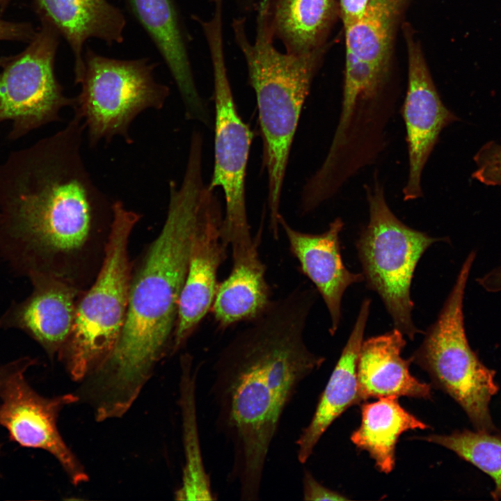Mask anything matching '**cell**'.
<instances>
[{"label": "cell", "instance_id": "3", "mask_svg": "<svg viewBox=\"0 0 501 501\" xmlns=\"http://www.w3.org/2000/svg\"><path fill=\"white\" fill-rule=\"evenodd\" d=\"M202 163L187 161L180 186L169 182L164 225L132 276L125 321L108 359L89 376L90 387L106 408L124 413L170 349L191 243L204 198Z\"/></svg>", "mask_w": 501, "mask_h": 501}, {"label": "cell", "instance_id": "31", "mask_svg": "<svg viewBox=\"0 0 501 501\" xmlns=\"http://www.w3.org/2000/svg\"><path fill=\"white\" fill-rule=\"evenodd\" d=\"M13 56H0V67H3L13 58Z\"/></svg>", "mask_w": 501, "mask_h": 501}, {"label": "cell", "instance_id": "16", "mask_svg": "<svg viewBox=\"0 0 501 501\" xmlns=\"http://www.w3.org/2000/svg\"><path fill=\"white\" fill-rule=\"evenodd\" d=\"M289 249L298 260L302 273L312 283L321 296L331 319L330 334L333 335L341 321L342 298L346 289L354 283L364 281L363 273H354L344 264L340 249V234L344 227L340 217L330 223L320 234L298 231L285 218H279Z\"/></svg>", "mask_w": 501, "mask_h": 501}, {"label": "cell", "instance_id": "29", "mask_svg": "<svg viewBox=\"0 0 501 501\" xmlns=\"http://www.w3.org/2000/svg\"><path fill=\"white\" fill-rule=\"evenodd\" d=\"M339 15L344 29H346L360 19L367 8L369 0H337Z\"/></svg>", "mask_w": 501, "mask_h": 501}, {"label": "cell", "instance_id": "10", "mask_svg": "<svg viewBox=\"0 0 501 501\" xmlns=\"http://www.w3.org/2000/svg\"><path fill=\"white\" fill-rule=\"evenodd\" d=\"M59 34L41 22L29 45L0 73V123L12 120L8 137L18 139L31 131L61 120L59 113L74 104L54 72Z\"/></svg>", "mask_w": 501, "mask_h": 501}, {"label": "cell", "instance_id": "20", "mask_svg": "<svg viewBox=\"0 0 501 501\" xmlns=\"http://www.w3.org/2000/svg\"><path fill=\"white\" fill-rule=\"evenodd\" d=\"M371 300L365 299L340 357L321 394L309 424L296 440L297 458L305 463L331 424L348 408L359 404L357 363L368 319Z\"/></svg>", "mask_w": 501, "mask_h": 501}, {"label": "cell", "instance_id": "30", "mask_svg": "<svg viewBox=\"0 0 501 501\" xmlns=\"http://www.w3.org/2000/svg\"><path fill=\"white\" fill-rule=\"evenodd\" d=\"M37 360L29 356L21 357L11 362L0 365V392L7 383L19 374L25 373L35 365Z\"/></svg>", "mask_w": 501, "mask_h": 501}, {"label": "cell", "instance_id": "32", "mask_svg": "<svg viewBox=\"0 0 501 501\" xmlns=\"http://www.w3.org/2000/svg\"><path fill=\"white\" fill-rule=\"evenodd\" d=\"M10 0H0V11L3 12L8 6Z\"/></svg>", "mask_w": 501, "mask_h": 501}, {"label": "cell", "instance_id": "21", "mask_svg": "<svg viewBox=\"0 0 501 501\" xmlns=\"http://www.w3.org/2000/svg\"><path fill=\"white\" fill-rule=\"evenodd\" d=\"M339 15L337 0H269L267 20L285 51L301 55L326 45Z\"/></svg>", "mask_w": 501, "mask_h": 501}, {"label": "cell", "instance_id": "14", "mask_svg": "<svg viewBox=\"0 0 501 501\" xmlns=\"http://www.w3.org/2000/svg\"><path fill=\"white\" fill-rule=\"evenodd\" d=\"M221 203L209 189L202 202L192 239L188 269L180 295L170 351L186 342L211 311L215 298L217 276L227 255L228 246L221 238Z\"/></svg>", "mask_w": 501, "mask_h": 501}, {"label": "cell", "instance_id": "11", "mask_svg": "<svg viewBox=\"0 0 501 501\" xmlns=\"http://www.w3.org/2000/svg\"><path fill=\"white\" fill-rule=\"evenodd\" d=\"M408 0H369L359 21L344 29L343 102L358 106L390 97V70L394 42Z\"/></svg>", "mask_w": 501, "mask_h": 501}, {"label": "cell", "instance_id": "18", "mask_svg": "<svg viewBox=\"0 0 501 501\" xmlns=\"http://www.w3.org/2000/svg\"><path fill=\"white\" fill-rule=\"evenodd\" d=\"M40 22L51 26L68 43L74 56V82L84 69V46L90 38L109 45L124 40L122 12L107 0H33Z\"/></svg>", "mask_w": 501, "mask_h": 501}, {"label": "cell", "instance_id": "33", "mask_svg": "<svg viewBox=\"0 0 501 501\" xmlns=\"http://www.w3.org/2000/svg\"><path fill=\"white\" fill-rule=\"evenodd\" d=\"M1 441H0V454H1Z\"/></svg>", "mask_w": 501, "mask_h": 501}, {"label": "cell", "instance_id": "6", "mask_svg": "<svg viewBox=\"0 0 501 501\" xmlns=\"http://www.w3.org/2000/svg\"><path fill=\"white\" fill-rule=\"evenodd\" d=\"M365 185L369 221L361 230L356 248L369 289L381 297L395 328L409 340L422 331L412 319L411 287L416 266L427 249L446 241L408 227L389 207L377 170Z\"/></svg>", "mask_w": 501, "mask_h": 501}, {"label": "cell", "instance_id": "22", "mask_svg": "<svg viewBox=\"0 0 501 501\" xmlns=\"http://www.w3.org/2000/svg\"><path fill=\"white\" fill-rule=\"evenodd\" d=\"M361 422L351 436L356 447L367 452L377 470L388 474L395 468L396 445L405 431L429 426L403 408L395 397H381L360 406Z\"/></svg>", "mask_w": 501, "mask_h": 501}, {"label": "cell", "instance_id": "19", "mask_svg": "<svg viewBox=\"0 0 501 501\" xmlns=\"http://www.w3.org/2000/svg\"><path fill=\"white\" fill-rule=\"evenodd\" d=\"M406 342L397 328L363 341L357 363L359 404L371 398L430 399L431 387L413 376L410 358L401 357Z\"/></svg>", "mask_w": 501, "mask_h": 501}, {"label": "cell", "instance_id": "15", "mask_svg": "<svg viewBox=\"0 0 501 501\" xmlns=\"http://www.w3.org/2000/svg\"><path fill=\"white\" fill-rule=\"evenodd\" d=\"M28 276L31 294L9 307L0 318V328L22 331L53 358L72 333L79 291L74 283L62 278L42 273Z\"/></svg>", "mask_w": 501, "mask_h": 501}, {"label": "cell", "instance_id": "23", "mask_svg": "<svg viewBox=\"0 0 501 501\" xmlns=\"http://www.w3.org/2000/svg\"><path fill=\"white\" fill-rule=\"evenodd\" d=\"M265 270L259 254L232 262L229 275L218 285L211 308L219 329L251 321L268 307L271 300Z\"/></svg>", "mask_w": 501, "mask_h": 501}, {"label": "cell", "instance_id": "4", "mask_svg": "<svg viewBox=\"0 0 501 501\" xmlns=\"http://www.w3.org/2000/svg\"><path fill=\"white\" fill-rule=\"evenodd\" d=\"M269 2L259 0L257 4L253 42L246 34V16L233 18L231 26L256 96L263 144L262 166L268 176L267 206L270 221L276 222L280 215L281 191L302 108L328 45L301 55L279 51L268 25Z\"/></svg>", "mask_w": 501, "mask_h": 501}, {"label": "cell", "instance_id": "24", "mask_svg": "<svg viewBox=\"0 0 501 501\" xmlns=\"http://www.w3.org/2000/svg\"><path fill=\"white\" fill-rule=\"evenodd\" d=\"M180 406L182 415L185 465L182 483L175 493L179 500H214L210 481L204 468L199 445L196 411V372L189 355L182 356Z\"/></svg>", "mask_w": 501, "mask_h": 501}, {"label": "cell", "instance_id": "28", "mask_svg": "<svg viewBox=\"0 0 501 501\" xmlns=\"http://www.w3.org/2000/svg\"><path fill=\"white\" fill-rule=\"evenodd\" d=\"M36 30L29 22H15L0 18V40L29 42Z\"/></svg>", "mask_w": 501, "mask_h": 501}, {"label": "cell", "instance_id": "7", "mask_svg": "<svg viewBox=\"0 0 501 501\" xmlns=\"http://www.w3.org/2000/svg\"><path fill=\"white\" fill-rule=\"evenodd\" d=\"M475 257L474 250L467 255L436 320L424 333L422 344L409 358L485 432L492 429L488 404L498 386L495 372L480 362L470 347L463 316L466 287Z\"/></svg>", "mask_w": 501, "mask_h": 501}, {"label": "cell", "instance_id": "9", "mask_svg": "<svg viewBox=\"0 0 501 501\" xmlns=\"http://www.w3.org/2000/svg\"><path fill=\"white\" fill-rule=\"evenodd\" d=\"M205 38L212 65L215 104L214 166L208 184L211 189L221 187L223 191L225 209L221 238L230 246L232 260H240L258 250L260 239L259 234L255 239L251 237L246 203V174L253 132L237 110L227 73L223 31L211 29Z\"/></svg>", "mask_w": 501, "mask_h": 501}, {"label": "cell", "instance_id": "2", "mask_svg": "<svg viewBox=\"0 0 501 501\" xmlns=\"http://www.w3.org/2000/svg\"><path fill=\"white\" fill-rule=\"evenodd\" d=\"M79 116L0 164V254L23 274L73 282L72 266L110 225L112 204L82 159Z\"/></svg>", "mask_w": 501, "mask_h": 501}, {"label": "cell", "instance_id": "13", "mask_svg": "<svg viewBox=\"0 0 501 501\" xmlns=\"http://www.w3.org/2000/svg\"><path fill=\"white\" fill-rule=\"evenodd\" d=\"M24 374L13 377L0 392V426L19 445L51 454L73 484L87 482L88 477L83 466L65 444L57 427L61 410L79 401V396L44 397L31 386Z\"/></svg>", "mask_w": 501, "mask_h": 501}, {"label": "cell", "instance_id": "1", "mask_svg": "<svg viewBox=\"0 0 501 501\" xmlns=\"http://www.w3.org/2000/svg\"><path fill=\"white\" fill-rule=\"evenodd\" d=\"M316 290L299 285L272 301L218 353L210 395L216 428L232 451L229 479L242 500L259 499L268 453L301 383L325 358L311 352L304 330Z\"/></svg>", "mask_w": 501, "mask_h": 501}, {"label": "cell", "instance_id": "8", "mask_svg": "<svg viewBox=\"0 0 501 501\" xmlns=\"http://www.w3.org/2000/svg\"><path fill=\"white\" fill-rule=\"evenodd\" d=\"M154 68L147 58L119 60L86 51L84 69L75 83L81 90L72 107L86 126L90 146L116 136L132 143L129 129L137 116L164 106L170 88L156 81Z\"/></svg>", "mask_w": 501, "mask_h": 501}, {"label": "cell", "instance_id": "17", "mask_svg": "<svg viewBox=\"0 0 501 501\" xmlns=\"http://www.w3.org/2000/svg\"><path fill=\"white\" fill-rule=\"evenodd\" d=\"M126 1L165 61L183 101L186 117L209 125V111L196 86L186 34L174 0Z\"/></svg>", "mask_w": 501, "mask_h": 501}, {"label": "cell", "instance_id": "27", "mask_svg": "<svg viewBox=\"0 0 501 501\" xmlns=\"http://www.w3.org/2000/svg\"><path fill=\"white\" fill-rule=\"evenodd\" d=\"M303 495L305 500H347L343 494L333 491L321 484L308 470L303 477Z\"/></svg>", "mask_w": 501, "mask_h": 501}, {"label": "cell", "instance_id": "12", "mask_svg": "<svg viewBox=\"0 0 501 501\" xmlns=\"http://www.w3.org/2000/svg\"><path fill=\"white\" fill-rule=\"evenodd\" d=\"M408 54L407 89L400 112L406 127L408 171L402 189L404 201L423 196L422 176L443 129L459 118L443 104L421 46L411 27L403 26Z\"/></svg>", "mask_w": 501, "mask_h": 501}, {"label": "cell", "instance_id": "25", "mask_svg": "<svg viewBox=\"0 0 501 501\" xmlns=\"http://www.w3.org/2000/svg\"><path fill=\"white\" fill-rule=\"evenodd\" d=\"M422 440L443 446L488 474L495 481V498L501 497V440L484 431L432 434Z\"/></svg>", "mask_w": 501, "mask_h": 501}, {"label": "cell", "instance_id": "26", "mask_svg": "<svg viewBox=\"0 0 501 501\" xmlns=\"http://www.w3.org/2000/svg\"><path fill=\"white\" fill-rule=\"evenodd\" d=\"M473 179L488 186H501V144L489 141L475 154Z\"/></svg>", "mask_w": 501, "mask_h": 501}, {"label": "cell", "instance_id": "5", "mask_svg": "<svg viewBox=\"0 0 501 501\" xmlns=\"http://www.w3.org/2000/svg\"><path fill=\"white\" fill-rule=\"evenodd\" d=\"M112 211L100 271L79 299L72 333L58 355L74 381L84 380L108 359L125 321L132 278L129 241L141 216L120 200L113 202Z\"/></svg>", "mask_w": 501, "mask_h": 501}]
</instances>
